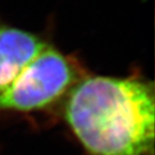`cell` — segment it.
<instances>
[{"mask_svg": "<svg viewBox=\"0 0 155 155\" xmlns=\"http://www.w3.org/2000/svg\"><path fill=\"white\" fill-rule=\"evenodd\" d=\"M64 116L88 155H154L152 82L136 77L83 78L68 92Z\"/></svg>", "mask_w": 155, "mask_h": 155, "instance_id": "cell-1", "label": "cell"}, {"mask_svg": "<svg viewBox=\"0 0 155 155\" xmlns=\"http://www.w3.org/2000/svg\"><path fill=\"white\" fill-rule=\"evenodd\" d=\"M79 80L74 61L48 44L0 93V111L45 108L67 94Z\"/></svg>", "mask_w": 155, "mask_h": 155, "instance_id": "cell-2", "label": "cell"}, {"mask_svg": "<svg viewBox=\"0 0 155 155\" xmlns=\"http://www.w3.org/2000/svg\"><path fill=\"white\" fill-rule=\"evenodd\" d=\"M46 45L32 32L0 23V93Z\"/></svg>", "mask_w": 155, "mask_h": 155, "instance_id": "cell-3", "label": "cell"}]
</instances>
